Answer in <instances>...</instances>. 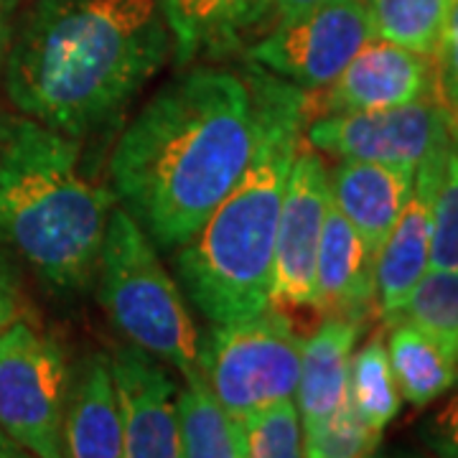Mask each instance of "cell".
Segmentation results:
<instances>
[{
    "label": "cell",
    "instance_id": "6da1fadb",
    "mask_svg": "<svg viewBox=\"0 0 458 458\" xmlns=\"http://www.w3.org/2000/svg\"><path fill=\"white\" fill-rule=\"evenodd\" d=\"M255 140L252 95L222 66L164 84L114 143V197L161 250H179L227 197Z\"/></svg>",
    "mask_w": 458,
    "mask_h": 458
},
{
    "label": "cell",
    "instance_id": "7a4b0ae2",
    "mask_svg": "<svg viewBox=\"0 0 458 458\" xmlns=\"http://www.w3.org/2000/svg\"><path fill=\"white\" fill-rule=\"evenodd\" d=\"M174 47L158 0H33L5 56L16 110L69 138L117 120Z\"/></svg>",
    "mask_w": 458,
    "mask_h": 458
},
{
    "label": "cell",
    "instance_id": "3957f363",
    "mask_svg": "<svg viewBox=\"0 0 458 458\" xmlns=\"http://www.w3.org/2000/svg\"><path fill=\"white\" fill-rule=\"evenodd\" d=\"M252 153L227 197L176 250V273L212 324H232L270 306L273 258L288 174L309 125L306 89L247 66Z\"/></svg>",
    "mask_w": 458,
    "mask_h": 458
},
{
    "label": "cell",
    "instance_id": "277c9868",
    "mask_svg": "<svg viewBox=\"0 0 458 458\" xmlns=\"http://www.w3.org/2000/svg\"><path fill=\"white\" fill-rule=\"evenodd\" d=\"M114 191L80 171V143L33 117H0V237L62 293L95 276Z\"/></svg>",
    "mask_w": 458,
    "mask_h": 458
},
{
    "label": "cell",
    "instance_id": "5b68a950",
    "mask_svg": "<svg viewBox=\"0 0 458 458\" xmlns=\"http://www.w3.org/2000/svg\"><path fill=\"white\" fill-rule=\"evenodd\" d=\"M95 278L102 309L128 342L176 367L183 379L201 372V342L186 301L156 242L125 207L110 212Z\"/></svg>",
    "mask_w": 458,
    "mask_h": 458
},
{
    "label": "cell",
    "instance_id": "8992f818",
    "mask_svg": "<svg viewBox=\"0 0 458 458\" xmlns=\"http://www.w3.org/2000/svg\"><path fill=\"white\" fill-rule=\"evenodd\" d=\"M303 339L280 306L232 324H214L199 346V367L225 408L242 418L283 397H295Z\"/></svg>",
    "mask_w": 458,
    "mask_h": 458
},
{
    "label": "cell",
    "instance_id": "52a82bcc",
    "mask_svg": "<svg viewBox=\"0 0 458 458\" xmlns=\"http://www.w3.org/2000/svg\"><path fill=\"white\" fill-rule=\"evenodd\" d=\"M69 379L64 352L49 334L23 318L0 331V430L23 454L64 456Z\"/></svg>",
    "mask_w": 458,
    "mask_h": 458
},
{
    "label": "cell",
    "instance_id": "ba28073f",
    "mask_svg": "<svg viewBox=\"0 0 458 458\" xmlns=\"http://www.w3.org/2000/svg\"><path fill=\"white\" fill-rule=\"evenodd\" d=\"M454 128V117L433 92L397 107L318 114L303 135L309 146L336 158L418 171V165L448 148Z\"/></svg>",
    "mask_w": 458,
    "mask_h": 458
},
{
    "label": "cell",
    "instance_id": "9c48e42d",
    "mask_svg": "<svg viewBox=\"0 0 458 458\" xmlns=\"http://www.w3.org/2000/svg\"><path fill=\"white\" fill-rule=\"evenodd\" d=\"M375 36L367 0H324L252 44L247 59L303 89L334 82L354 54Z\"/></svg>",
    "mask_w": 458,
    "mask_h": 458
},
{
    "label": "cell",
    "instance_id": "30bf717a",
    "mask_svg": "<svg viewBox=\"0 0 458 458\" xmlns=\"http://www.w3.org/2000/svg\"><path fill=\"white\" fill-rule=\"evenodd\" d=\"M328 204L331 186L324 158L309 146V140H301L285 183L276 234L270 283L273 306L316 309V255Z\"/></svg>",
    "mask_w": 458,
    "mask_h": 458
},
{
    "label": "cell",
    "instance_id": "8fae6325",
    "mask_svg": "<svg viewBox=\"0 0 458 458\" xmlns=\"http://www.w3.org/2000/svg\"><path fill=\"white\" fill-rule=\"evenodd\" d=\"M436 92L433 56L372 36L344 72L321 89H306L309 123L318 114L397 107Z\"/></svg>",
    "mask_w": 458,
    "mask_h": 458
},
{
    "label": "cell",
    "instance_id": "7c38bea8",
    "mask_svg": "<svg viewBox=\"0 0 458 458\" xmlns=\"http://www.w3.org/2000/svg\"><path fill=\"white\" fill-rule=\"evenodd\" d=\"M128 458H179V390L161 360L125 344L110 357Z\"/></svg>",
    "mask_w": 458,
    "mask_h": 458
},
{
    "label": "cell",
    "instance_id": "4fadbf2b",
    "mask_svg": "<svg viewBox=\"0 0 458 458\" xmlns=\"http://www.w3.org/2000/svg\"><path fill=\"white\" fill-rule=\"evenodd\" d=\"M445 150L415 171V186L375 260L377 306L390 321L430 270V207Z\"/></svg>",
    "mask_w": 458,
    "mask_h": 458
},
{
    "label": "cell",
    "instance_id": "5bb4252c",
    "mask_svg": "<svg viewBox=\"0 0 458 458\" xmlns=\"http://www.w3.org/2000/svg\"><path fill=\"white\" fill-rule=\"evenodd\" d=\"M377 255L334 204H328L316 255V309L361 321L377 306Z\"/></svg>",
    "mask_w": 458,
    "mask_h": 458
},
{
    "label": "cell",
    "instance_id": "9a60e30c",
    "mask_svg": "<svg viewBox=\"0 0 458 458\" xmlns=\"http://www.w3.org/2000/svg\"><path fill=\"white\" fill-rule=\"evenodd\" d=\"M328 186L331 204L377 255L408 204L415 186V171L375 161L339 158L328 174Z\"/></svg>",
    "mask_w": 458,
    "mask_h": 458
},
{
    "label": "cell",
    "instance_id": "2e32d148",
    "mask_svg": "<svg viewBox=\"0 0 458 458\" xmlns=\"http://www.w3.org/2000/svg\"><path fill=\"white\" fill-rule=\"evenodd\" d=\"M361 334V321L331 316L303 339L301 377L295 387V405L301 415L303 441L316 436L349 394V364Z\"/></svg>",
    "mask_w": 458,
    "mask_h": 458
},
{
    "label": "cell",
    "instance_id": "e0dca14e",
    "mask_svg": "<svg viewBox=\"0 0 458 458\" xmlns=\"http://www.w3.org/2000/svg\"><path fill=\"white\" fill-rule=\"evenodd\" d=\"M62 448L74 458L125 456L113 364L105 352L89 354L69 379Z\"/></svg>",
    "mask_w": 458,
    "mask_h": 458
},
{
    "label": "cell",
    "instance_id": "ac0fdd59",
    "mask_svg": "<svg viewBox=\"0 0 458 458\" xmlns=\"http://www.w3.org/2000/svg\"><path fill=\"white\" fill-rule=\"evenodd\" d=\"M174 36L176 62L189 64L204 54H225L252 31L273 0H158Z\"/></svg>",
    "mask_w": 458,
    "mask_h": 458
},
{
    "label": "cell",
    "instance_id": "d6986e66",
    "mask_svg": "<svg viewBox=\"0 0 458 458\" xmlns=\"http://www.w3.org/2000/svg\"><path fill=\"white\" fill-rule=\"evenodd\" d=\"M387 354L403 400L415 408H426L456 387L458 357L423 328L394 321L387 339Z\"/></svg>",
    "mask_w": 458,
    "mask_h": 458
},
{
    "label": "cell",
    "instance_id": "ffe728a7",
    "mask_svg": "<svg viewBox=\"0 0 458 458\" xmlns=\"http://www.w3.org/2000/svg\"><path fill=\"white\" fill-rule=\"evenodd\" d=\"M181 456L186 458H245L240 418L232 415L209 390L201 372L186 377V387L176 403Z\"/></svg>",
    "mask_w": 458,
    "mask_h": 458
},
{
    "label": "cell",
    "instance_id": "44dd1931",
    "mask_svg": "<svg viewBox=\"0 0 458 458\" xmlns=\"http://www.w3.org/2000/svg\"><path fill=\"white\" fill-rule=\"evenodd\" d=\"M375 36L397 47L436 56L456 0H367Z\"/></svg>",
    "mask_w": 458,
    "mask_h": 458
},
{
    "label": "cell",
    "instance_id": "7402d4cb",
    "mask_svg": "<svg viewBox=\"0 0 458 458\" xmlns=\"http://www.w3.org/2000/svg\"><path fill=\"white\" fill-rule=\"evenodd\" d=\"M349 400L369 426L385 433L403 408V394L393 375L387 342L372 336L349 364Z\"/></svg>",
    "mask_w": 458,
    "mask_h": 458
},
{
    "label": "cell",
    "instance_id": "603a6c76",
    "mask_svg": "<svg viewBox=\"0 0 458 458\" xmlns=\"http://www.w3.org/2000/svg\"><path fill=\"white\" fill-rule=\"evenodd\" d=\"M423 328L458 357V270H428L390 324Z\"/></svg>",
    "mask_w": 458,
    "mask_h": 458
},
{
    "label": "cell",
    "instance_id": "cb8c5ba5",
    "mask_svg": "<svg viewBox=\"0 0 458 458\" xmlns=\"http://www.w3.org/2000/svg\"><path fill=\"white\" fill-rule=\"evenodd\" d=\"M245 456L298 458L303 456V428L295 397H283L267 408L240 418Z\"/></svg>",
    "mask_w": 458,
    "mask_h": 458
},
{
    "label": "cell",
    "instance_id": "d4e9b609",
    "mask_svg": "<svg viewBox=\"0 0 458 458\" xmlns=\"http://www.w3.org/2000/svg\"><path fill=\"white\" fill-rule=\"evenodd\" d=\"M430 267L458 270V125L443 156L430 207Z\"/></svg>",
    "mask_w": 458,
    "mask_h": 458
},
{
    "label": "cell",
    "instance_id": "484cf974",
    "mask_svg": "<svg viewBox=\"0 0 458 458\" xmlns=\"http://www.w3.org/2000/svg\"><path fill=\"white\" fill-rule=\"evenodd\" d=\"M382 433L369 426L352 405L349 394L324 428L303 441V456L313 458H361L379 448Z\"/></svg>",
    "mask_w": 458,
    "mask_h": 458
},
{
    "label": "cell",
    "instance_id": "4316f807",
    "mask_svg": "<svg viewBox=\"0 0 458 458\" xmlns=\"http://www.w3.org/2000/svg\"><path fill=\"white\" fill-rule=\"evenodd\" d=\"M433 64H436V95L458 125V0L451 8Z\"/></svg>",
    "mask_w": 458,
    "mask_h": 458
},
{
    "label": "cell",
    "instance_id": "83f0119b",
    "mask_svg": "<svg viewBox=\"0 0 458 458\" xmlns=\"http://www.w3.org/2000/svg\"><path fill=\"white\" fill-rule=\"evenodd\" d=\"M420 438L433 454L458 458V393L420 426Z\"/></svg>",
    "mask_w": 458,
    "mask_h": 458
},
{
    "label": "cell",
    "instance_id": "f1b7e54d",
    "mask_svg": "<svg viewBox=\"0 0 458 458\" xmlns=\"http://www.w3.org/2000/svg\"><path fill=\"white\" fill-rule=\"evenodd\" d=\"M21 318V295L13 278L0 267V331Z\"/></svg>",
    "mask_w": 458,
    "mask_h": 458
},
{
    "label": "cell",
    "instance_id": "f546056e",
    "mask_svg": "<svg viewBox=\"0 0 458 458\" xmlns=\"http://www.w3.org/2000/svg\"><path fill=\"white\" fill-rule=\"evenodd\" d=\"M13 0H0V72L5 66V56H8V47H11V33H13V23H11V11H13Z\"/></svg>",
    "mask_w": 458,
    "mask_h": 458
},
{
    "label": "cell",
    "instance_id": "4dcf8cb0",
    "mask_svg": "<svg viewBox=\"0 0 458 458\" xmlns=\"http://www.w3.org/2000/svg\"><path fill=\"white\" fill-rule=\"evenodd\" d=\"M318 3H324V0H273V11L278 13V18H288L295 16V13H303Z\"/></svg>",
    "mask_w": 458,
    "mask_h": 458
},
{
    "label": "cell",
    "instance_id": "1f68e13d",
    "mask_svg": "<svg viewBox=\"0 0 458 458\" xmlns=\"http://www.w3.org/2000/svg\"><path fill=\"white\" fill-rule=\"evenodd\" d=\"M16 456H23V451H21L16 443L11 441V438L0 430V458H16Z\"/></svg>",
    "mask_w": 458,
    "mask_h": 458
},
{
    "label": "cell",
    "instance_id": "d6a6232c",
    "mask_svg": "<svg viewBox=\"0 0 458 458\" xmlns=\"http://www.w3.org/2000/svg\"><path fill=\"white\" fill-rule=\"evenodd\" d=\"M13 3H18V0H13Z\"/></svg>",
    "mask_w": 458,
    "mask_h": 458
}]
</instances>
